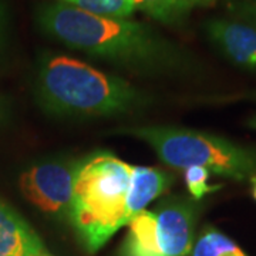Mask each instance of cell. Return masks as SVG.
<instances>
[{
    "label": "cell",
    "mask_w": 256,
    "mask_h": 256,
    "mask_svg": "<svg viewBox=\"0 0 256 256\" xmlns=\"http://www.w3.org/2000/svg\"><path fill=\"white\" fill-rule=\"evenodd\" d=\"M198 205L176 196L128 224L120 256H186L194 246Z\"/></svg>",
    "instance_id": "cell-5"
},
{
    "label": "cell",
    "mask_w": 256,
    "mask_h": 256,
    "mask_svg": "<svg viewBox=\"0 0 256 256\" xmlns=\"http://www.w3.org/2000/svg\"><path fill=\"white\" fill-rule=\"evenodd\" d=\"M40 28L66 46L140 72L176 68L180 50L146 24L128 18H101L67 3L38 10Z\"/></svg>",
    "instance_id": "cell-1"
},
{
    "label": "cell",
    "mask_w": 256,
    "mask_h": 256,
    "mask_svg": "<svg viewBox=\"0 0 256 256\" xmlns=\"http://www.w3.org/2000/svg\"><path fill=\"white\" fill-rule=\"evenodd\" d=\"M32 256H53L47 249H43V250H38V252H36L34 255H32Z\"/></svg>",
    "instance_id": "cell-14"
},
{
    "label": "cell",
    "mask_w": 256,
    "mask_h": 256,
    "mask_svg": "<svg viewBox=\"0 0 256 256\" xmlns=\"http://www.w3.org/2000/svg\"><path fill=\"white\" fill-rule=\"evenodd\" d=\"M40 106L60 117H110L134 110L146 97L130 82L67 56H48L36 84Z\"/></svg>",
    "instance_id": "cell-2"
},
{
    "label": "cell",
    "mask_w": 256,
    "mask_h": 256,
    "mask_svg": "<svg viewBox=\"0 0 256 256\" xmlns=\"http://www.w3.org/2000/svg\"><path fill=\"white\" fill-rule=\"evenodd\" d=\"M0 114H2V108H0Z\"/></svg>",
    "instance_id": "cell-18"
},
{
    "label": "cell",
    "mask_w": 256,
    "mask_h": 256,
    "mask_svg": "<svg viewBox=\"0 0 256 256\" xmlns=\"http://www.w3.org/2000/svg\"><path fill=\"white\" fill-rule=\"evenodd\" d=\"M132 3L136 9L164 24L181 23L195 6L192 0H132Z\"/></svg>",
    "instance_id": "cell-9"
},
{
    "label": "cell",
    "mask_w": 256,
    "mask_h": 256,
    "mask_svg": "<svg viewBox=\"0 0 256 256\" xmlns=\"http://www.w3.org/2000/svg\"><path fill=\"white\" fill-rule=\"evenodd\" d=\"M206 33L232 63L256 72V24L234 18H214L206 24Z\"/></svg>",
    "instance_id": "cell-7"
},
{
    "label": "cell",
    "mask_w": 256,
    "mask_h": 256,
    "mask_svg": "<svg viewBox=\"0 0 256 256\" xmlns=\"http://www.w3.org/2000/svg\"><path fill=\"white\" fill-rule=\"evenodd\" d=\"M46 249L33 228L0 200V256H32Z\"/></svg>",
    "instance_id": "cell-8"
},
{
    "label": "cell",
    "mask_w": 256,
    "mask_h": 256,
    "mask_svg": "<svg viewBox=\"0 0 256 256\" xmlns=\"http://www.w3.org/2000/svg\"><path fill=\"white\" fill-rule=\"evenodd\" d=\"M64 2H67V0H64Z\"/></svg>",
    "instance_id": "cell-19"
},
{
    "label": "cell",
    "mask_w": 256,
    "mask_h": 256,
    "mask_svg": "<svg viewBox=\"0 0 256 256\" xmlns=\"http://www.w3.org/2000/svg\"><path fill=\"white\" fill-rule=\"evenodd\" d=\"M250 181H252V195H254V198L256 200V175Z\"/></svg>",
    "instance_id": "cell-16"
},
{
    "label": "cell",
    "mask_w": 256,
    "mask_h": 256,
    "mask_svg": "<svg viewBox=\"0 0 256 256\" xmlns=\"http://www.w3.org/2000/svg\"><path fill=\"white\" fill-rule=\"evenodd\" d=\"M191 256H248L240 248L220 230L208 228L194 244Z\"/></svg>",
    "instance_id": "cell-10"
},
{
    "label": "cell",
    "mask_w": 256,
    "mask_h": 256,
    "mask_svg": "<svg viewBox=\"0 0 256 256\" xmlns=\"http://www.w3.org/2000/svg\"><path fill=\"white\" fill-rule=\"evenodd\" d=\"M66 3L101 18H127L137 10L132 0H67Z\"/></svg>",
    "instance_id": "cell-11"
},
{
    "label": "cell",
    "mask_w": 256,
    "mask_h": 256,
    "mask_svg": "<svg viewBox=\"0 0 256 256\" xmlns=\"http://www.w3.org/2000/svg\"><path fill=\"white\" fill-rule=\"evenodd\" d=\"M248 126H249V127H250V128H254V130H256V117H254V118L249 120Z\"/></svg>",
    "instance_id": "cell-17"
},
{
    "label": "cell",
    "mask_w": 256,
    "mask_h": 256,
    "mask_svg": "<svg viewBox=\"0 0 256 256\" xmlns=\"http://www.w3.org/2000/svg\"><path fill=\"white\" fill-rule=\"evenodd\" d=\"M240 13H244L249 18V22L256 24V2H245L240 6Z\"/></svg>",
    "instance_id": "cell-13"
},
{
    "label": "cell",
    "mask_w": 256,
    "mask_h": 256,
    "mask_svg": "<svg viewBox=\"0 0 256 256\" xmlns=\"http://www.w3.org/2000/svg\"><path fill=\"white\" fill-rule=\"evenodd\" d=\"M118 134L146 142L165 165L178 171L202 166L210 174L235 181L252 180L256 175L255 151L226 138L202 131L162 126L121 128Z\"/></svg>",
    "instance_id": "cell-4"
},
{
    "label": "cell",
    "mask_w": 256,
    "mask_h": 256,
    "mask_svg": "<svg viewBox=\"0 0 256 256\" xmlns=\"http://www.w3.org/2000/svg\"><path fill=\"white\" fill-rule=\"evenodd\" d=\"M210 175V171L202 166H191L184 171V180L186 184V188L195 201H200L206 194L216 191L218 188H220V185L208 184Z\"/></svg>",
    "instance_id": "cell-12"
},
{
    "label": "cell",
    "mask_w": 256,
    "mask_h": 256,
    "mask_svg": "<svg viewBox=\"0 0 256 256\" xmlns=\"http://www.w3.org/2000/svg\"><path fill=\"white\" fill-rule=\"evenodd\" d=\"M195 4H210V3H214L215 0H192Z\"/></svg>",
    "instance_id": "cell-15"
},
{
    "label": "cell",
    "mask_w": 256,
    "mask_h": 256,
    "mask_svg": "<svg viewBox=\"0 0 256 256\" xmlns=\"http://www.w3.org/2000/svg\"><path fill=\"white\" fill-rule=\"evenodd\" d=\"M78 165L80 161L74 160L37 162L20 175V191L30 204L47 215L70 220Z\"/></svg>",
    "instance_id": "cell-6"
},
{
    "label": "cell",
    "mask_w": 256,
    "mask_h": 256,
    "mask_svg": "<svg viewBox=\"0 0 256 256\" xmlns=\"http://www.w3.org/2000/svg\"><path fill=\"white\" fill-rule=\"evenodd\" d=\"M132 170L134 165L110 152H96L80 161L70 220L90 254L101 249L120 228L130 224Z\"/></svg>",
    "instance_id": "cell-3"
}]
</instances>
